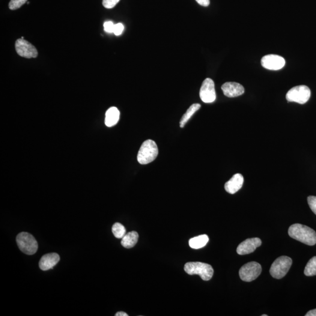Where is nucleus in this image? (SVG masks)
I'll use <instances>...</instances> for the list:
<instances>
[{"mask_svg":"<svg viewBox=\"0 0 316 316\" xmlns=\"http://www.w3.org/2000/svg\"><path fill=\"white\" fill-rule=\"evenodd\" d=\"M244 183L243 176L240 174H236L232 176L230 180L225 184V188L226 192L229 194H235L241 189Z\"/></svg>","mask_w":316,"mask_h":316,"instance_id":"nucleus-14","label":"nucleus"},{"mask_svg":"<svg viewBox=\"0 0 316 316\" xmlns=\"http://www.w3.org/2000/svg\"><path fill=\"white\" fill-rule=\"evenodd\" d=\"M120 113L117 107H112L106 113L105 124L107 127H112L117 124L120 119Z\"/></svg>","mask_w":316,"mask_h":316,"instance_id":"nucleus-15","label":"nucleus"},{"mask_svg":"<svg viewBox=\"0 0 316 316\" xmlns=\"http://www.w3.org/2000/svg\"><path fill=\"white\" fill-rule=\"evenodd\" d=\"M120 0H103V5L107 9L114 8Z\"/></svg>","mask_w":316,"mask_h":316,"instance_id":"nucleus-22","label":"nucleus"},{"mask_svg":"<svg viewBox=\"0 0 316 316\" xmlns=\"http://www.w3.org/2000/svg\"><path fill=\"white\" fill-rule=\"evenodd\" d=\"M115 316H128V315L126 314V313H125L123 312H117Z\"/></svg>","mask_w":316,"mask_h":316,"instance_id":"nucleus-28","label":"nucleus"},{"mask_svg":"<svg viewBox=\"0 0 316 316\" xmlns=\"http://www.w3.org/2000/svg\"><path fill=\"white\" fill-rule=\"evenodd\" d=\"M292 260L290 257L282 256L277 258L271 265L270 272L273 278L281 279L289 272L292 266Z\"/></svg>","mask_w":316,"mask_h":316,"instance_id":"nucleus-5","label":"nucleus"},{"mask_svg":"<svg viewBox=\"0 0 316 316\" xmlns=\"http://www.w3.org/2000/svg\"><path fill=\"white\" fill-rule=\"evenodd\" d=\"M209 241V238L207 235H201L199 236L195 237L189 241V246L193 249H200L206 246V244Z\"/></svg>","mask_w":316,"mask_h":316,"instance_id":"nucleus-17","label":"nucleus"},{"mask_svg":"<svg viewBox=\"0 0 316 316\" xmlns=\"http://www.w3.org/2000/svg\"><path fill=\"white\" fill-rule=\"evenodd\" d=\"M16 241L21 251L27 255H33L37 252L38 244L35 238L28 232H21L17 235Z\"/></svg>","mask_w":316,"mask_h":316,"instance_id":"nucleus-4","label":"nucleus"},{"mask_svg":"<svg viewBox=\"0 0 316 316\" xmlns=\"http://www.w3.org/2000/svg\"><path fill=\"white\" fill-rule=\"evenodd\" d=\"M27 1L28 0H11L9 3V8L11 10H17L22 7Z\"/></svg>","mask_w":316,"mask_h":316,"instance_id":"nucleus-21","label":"nucleus"},{"mask_svg":"<svg viewBox=\"0 0 316 316\" xmlns=\"http://www.w3.org/2000/svg\"><path fill=\"white\" fill-rule=\"evenodd\" d=\"M262 241L259 238H248L241 243L237 248L238 254L241 255L249 254L255 251L258 247H260Z\"/></svg>","mask_w":316,"mask_h":316,"instance_id":"nucleus-11","label":"nucleus"},{"mask_svg":"<svg viewBox=\"0 0 316 316\" xmlns=\"http://www.w3.org/2000/svg\"><path fill=\"white\" fill-rule=\"evenodd\" d=\"M158 148L156 142L147 139L142 143L137 156V160L141 165H147L156 159L158 156Z\"/></svg>","mask_w":316,"mask_h":316,"instance_id":"nucleus-2","label":"nucleus"},{"mask_svg":"<svg viewBox=\"0 0 316 316\" xmlns=\"http://www.w3.org/2000/svg\"><path fill=\"white\" fill-rule=\"evenodd\" d=\"M311 91L308 86H297L289 90L286 95L288 102H295L304 104L308 102L311 97Z\"/></svg>","mask_w":316,"mask_h":316,"instance_id":"nucleus-6","label":"nucleus"},{"mask_svg":"<svg viewBox=\"0 0 316 316\" xmlns=\"http://www.w3.org/2000/svg\"><path fill=\"white\" fill-rule=\"evenodd\" d=\"M138 238L139 235L136 231L128 232L122 238L121 245L126 248H133L138 242Z\"/></svg>","mask_w":316,"mask_h":316,"instance_id":"nucleus-16","label":"nucleus"},{"mask_svg":"<svg viewBox=\"0 0 316 316\" xmlns=\"http://www.w3.org/2000/svg\"><path fill=\"white\" fill-rule=\"evenodd\" d=\"M304 273L307 276L316 275V256L310 259L304 271Z\"/></svg>","mask_w":316,"mask_h":316,"instance_id":"nucleus-19","label":"nucleus"},{"mask_svg":"<svg viewBox=\"0 0 316 316\" xmlns=\"http://www.w3.org/2000/svg\"><path fill=\"white\" fill-rule=\"evenodd\" d=\"M262 316H268V315H262Z\"/></svg>","mask_w":316,"mask_h":316,"instance_id":"nucleus-29","label":"nucleus"},{"mask_svg":"<svg viewBox=\"0 0 316 316\" xmlns=\"http://www.w3.org/2000/svg\"><path fill=\"white\" fill-rule=\"evenodd\" d=\"M16 50L18 54L25 58H35L38 55L35 47L24 39H19L16 41Z\"/></svg>","mask_w":316,"mask_h":316,"instance_id":"nucleus-9","label":"nucleus"},{"mask_svg":"<svg viewBox=\"0 0 316 316\" xmlns=\"http://www.w3.org/2000/svg\"><path fill=\"white\" fill-rule=\"evenodd\" d=\"M199 4L203 6V7H208L210 5V0H196Z\"/></svg>","mask_w":316,"mask_h":316,"instance_id":"nucleus-26","label":"nucleus"},{"mask_svg":"<svg viewBox=\"0 0 316 316\" xmlns=\"http://www.w3.org/2000/svg\"><path fill=\"white\" fill-rule=\"evenodd\" d=\"M60 261V256L56 253H49L44 255L39 262L41 270L46 271L53 269Z\"/></svg>","mask_w":316,"mask_h":316,"instance_id":"nucleus-13","label":"nucleus"},{"mask_svg":"<svg viewBox=\"0 0 316 316\" xmlns=\"http://www.w3.org/2000/svg\"><path fill=\"white\" fill-rule=\"evenodd\" d=\"M306 316H316V309L307 313Z\"/></svg>","mask_w":316,"mask_h":316,"instance_id":"nucleus-27","label":"nucleus"},{"mask_svg":"<svg viewBox=\"0 0 316 316\" xmlns=\"http://www.w3.org/2000/svg\"><path fill=\"white\" fill-rule=\"evenodd\" d=\"M124 29V26L123 23H118L117 24H115L114 26V34L115 35L118 36L120 35L122 33H123Z\"/></svg>","mask_w":316,"mask_h":316,"instance_id":"nucleus-25","label":"nucleus"},{"mask_svg":"<svg viewBox=\"0 0 316 316\" xmlns=\"http://www.w3.org/2000/svg\"><path fill=\"white\" fill-rule=\"evenodd\" d=\"M201 105L200 104H193L192 106H190L189 108L187 109L185 114L183 115V117H181L180 121V127L181 128H183L184 126L186 124L187 122L189 121L190 118L192 117L193 115L198 111L200 109H201Z\"/></svg>","mask_w":316,"mask_h":316,"instance_id":"nucleus-18","label":"nucleus"},{"mask_svg":"<svg viewBox=\"0 0 316 316\" xmlns=\"http://www.w3.org/2000/svg\"><path fill=\"white\" fill-rule=\"evenodd\" d=\"M184 271L189 275H198L203 281H209L212 278L214 270L210 265L200 262H187L184 265Z\"/></svg>","mask_w":316,"mask_h":316,"instance_id":"nucleus-3","label":"nucleus"},{"mask_svg":"<svg viewBox=\"0 0 316 316\" xmlns=\"http://www.w3.org/2000/svg\"><path fill=\"white\" fill-rule=\"evenodd\" d=\"M288 234L291 238L306 245L312 246L316 244V232L308 226L294 224L289 227Z\"/></svg>","mask_w":316,"mask_h":316,"instance_id":"nucleus-1","label":"nucleus"},{"mask_svg":"<svg viewBox=\"0 0 316 316\" xmlns=\"http://www.w3.org/2000/svg\"><path fill=\"white\" fill-rule=\"evenodd\" d=\"M308 202L310 208L316 215V196H311L308 198Z\"/></svg>","mask_w":316,"mask_h":316,"instance_id":"nucleus-23","label":"nucleus"},{"mask_svg":"<svg viewBox=\"0 0 316 316\" xmlns=\"http://www.w3.org/2000/svg\"><path fill=\"white\" fill-rule=\"evenodd\" d=\"M222 89L224 94L229 98L240 96L245 91L243 86L236 82H226L222 85Z\"/></svg>","mask_w":316,"mask_h":316,"instance_id":"nucleus-12","label":"nucleus"},{"mask_svg":"<svg viewBox=\"0 0 316 316\" xmlns=\"http://www.w3.org/2000/svg\"><path fill=\"white\" fill-rule=\"evenodd\" d=\"M261 272L262 267L260 264L256 262H250L241 268L239 275L242 281L249 282L257 278Z\"/></svg>","mask_w":316,"mask_h":316,"instance_id":"nucleus-7","label":"nucleus"},{"mask_svg":"<svg viewBox=\"0 0 316 316\" xmlns=\"http://www.w3.org/2000/svg\"><path fill=\"white\" fill-rule=\"evenodd\" d=\"M200 97L205 103H211L216 99L215 86L212 79H205L200 90Z\"/></svg>","mask_w":316,"mask_h":316,"instance_id":"nucleus-8","label":"nucleus"},{"mask_svg":"<svg viewBox=\"0 0 316 316\" xmlns=\"http://www.w3.org/2000/svg\"><path fill=\"white\" fill-rule=\"evenodd\" d=\"M112 232L115 237L122 239L126 234V229L121 224L116 223L112 226Z\"/></svg>","mask_w":316,"mask_h":316,"instance_id":"nucleus-20","label":"nucleus"},{"mask_svg":"<svg viewBox=\"0 0 316 316\" xmlns=\"http://www.w3.org/2000/svg\"><path fill=\"white\" fill-rule=\"evenodd\" d=\"M114 26L115 25L114 24V23L112 22H107L104 23V31H105L107 33H110H110H113L114 32Z\"/></svg>","mask_w":316,"mask_h":316,"instance_id":"nucleus-24","label":"nucleus"},{"mask_svg":"<svg viewBox=\"0 0 316 316\" xmlns=\"http://www.w3.org/2000/svg\"><path fill=\"white\" fill-rule=\"evenodd\" d=\"M261 65L267 69L278 70L285 67V60L281 56L268 55L262 58Z\"/></svg>","mask_w":316,"mask_h":316,"instance_id":"nucleus-10","label":"nucleus"}]
</instances>
